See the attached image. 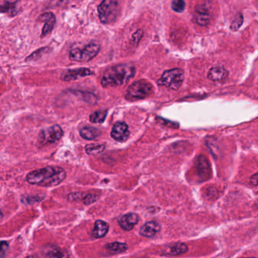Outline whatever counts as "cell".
<instances>
[{
  "label": "cell",
  "instance_id": "cb8c5ba5",
  "mask_svg": "<svg viewBox=\"0 0 258 258\" xmlns=\"http://www.w3.org/2000/svg\"><path fill=\"white\" fill-rule=\"evenodd\" d=\"M208 163L205 157H200L199 158V170L201 174H203V176L208 174Z\"/></svg>",
  "mask_w": 258,
  "mask_h": 258
},
{
  "label": "cell",
  "instance_id": "9a60e30c",
  "mask_svg": "<svg viewBox=\"0 0 258 258\" xmlns=\"http://www.w3.org/2000/svg\"><path fill=\"white\" fill-rule=\"evenodd\" d=\"M189 251V247L187 245L183 242H177V243L173 244L171 246L166 248L163 253L165 255L169 256H179V255L186 254Z\"/></svg>",
  "mask_w": 258,
  "mask_h": 258
},
{
  "label": "cell",
  "instance_id": "f546056e",
  "mask_svg": "<svg viewBox=\"0 0 258 258\" xmlns=\"http://www.w3.org/2000/svg\"><path fill=\"white\" fill-rule=\"evenodd\" d=\"M5 249H8V244L5 242H2V248H1V256H2V258H3Z\"/></svg>",
  "mask_w": 258,
  "mask_h": 258
},
{
  "label": "cell",
  "instance_id": "4316f807",
  "mask_svg": "<svg viewBox=\"0 0 258 258\" xmlns=\"http://www.w3.org/2000/svg\"><path fill=\"white\" fill-rule=\"evenodd\" d=\"M97 199H98V198H97V195L90 193V194H87V196H84V202L85 205H90V204L96 202Z\"/></svg>",
  "mask_w": 258,
  "mask_h": 258
},
{
  "label": "cell",
  "instance_id": "8992f818",
  "mask_svg": "<svg viewBox=\"0 0 258 258\" xmlns=\"http://www.w3.org/2000/svg\"><path fill=\"white\" fill-rule=\"evenodd\" d=\"M184 80V72L180 68L167 70L157 80V84L170 90H177L180 88Z\"/></svg>",
  "mask_w": 258,
  "mask_h": 258
},
{
  "label": "cell",
  "instance_id": "4dcf8cb0",
  "mask_svg": "<svg viewBox=\"0 0 258 258\" xmlns=\"http://www.w3.org/2000/svg\"><path fill=\"white\" fill-rule=\"evenodd\" d=\"M36 258V257H34V256H30V257H28V258Z\"/></svg>",
  "mask_w": 258,
  "mask_h": 258
},
{
  "label": "cell",
  "instance_id": "6da1fadb",
  "mask_svg": "<svg viewBox=\"0 0 258 258\" xmlns=\"http://www.w3.org/2000/svg\"><path fill=\"white\" fill-rule=\"evenodd\" d=\"M65 177L66 172L64 169L60 167L49 166L30 172L26 176V180L31 185L51 187L58 186L62 183Z\"/></svg>",
  "mask_w": 258,
  "mask_h": 258
},
{
  "label": "cell",
  "instance_id": "7402d4cb",
  "mask_svg": "<svg viewBox=\"0 0 258 258\" xmlns=\"http://www.w3.org/2000/svg\"><path fill=\"white\" fill-rule=\"evenodd\" d=\"M17 2H3L1 5V12L10 13L11 15H15L17 13Z\"/></svg>",
  "mask_w": 258,
  "mask_h": 258
},
{
  "label": "cell",
  "instance_id": "d4e9b609",
  "mask_svg": "<svg viewBox=\"0 0 258 258\" xmlns=\"http://www.w3.org/2000/svg\"><path fill=\"white\" fill-rule=\"evenodd\" d=\"M171 8L177 13H182L186 8V2L183 0H174L171 3Z\"/></svg>",
  "mask_w": 258,
  "mask_h": 258
},
{
  "label": "cell",
  "instance_id": "4fadbf2b",
  "mask_svg": "<svg viewBox=\"0 0 258 258\" xmlns=\"http://www.w3.org/2000/svg\"><path fill=\"white\" fill-rule=\"evenodd\" d=\"M160 230V223L157 221H149L145 223L140 230V234L146 238H153Z\"/></svg>",
  "mask_w": 258,
  "mask_h": 258
},
{
  "label": "cell",
  "instance_id": "9c48e42d",
  "mask_svg": "<svg viewBox=\"0 0 258 258\" xmlns=\"http://www.w3.org/2000/svg\"><path fill=\"white\" fill-rule=\"evenodd\" d=\"M111 137L118 143L127 141L130 137L128 125L124 122H117L111 130Z\"/></svg>",
  "mask_w": 258,
  "mask_h": 258
},
{
  "label": "cell",
  "instance_id": "f1b7e54d",
  "mask_svg": "<svg viewBox=\"0 0 258 258\" xmlns=\"http://www.w3.org/2000/svg\"><path fill=\"white\" fill-rule=\"evenodd\" d=\"M250 183H252L253 186H258V173H255L252 175L250 178Z\"/></svg>",
  "mask_w": 258,
  "mask_h": 258
},
{
  "label": "cell",
  "instance_id": "ffe728a7",
  "mask_svg": "<svg viewBox=\"0 0 258 258\" xmlns=\"http://www.w3.org/2000/svg\"><path fill=\"white\" fill-rule=\"evenodd\" d=\"M105 149L104 144H89L85 147L86 153L90 155H97L101 154Z\"/></svg>",
  "mask_w": 258,
  "mask_h": 258
},
{
  "label": "cell",
  "instance_id": "d6986e66",
  "mask_svg": "<svg viewBox=\"0 0 258 258\" xmlns=\"http://www.w3.org/2000/svg\"><path fill=\"white\" fill-rule=\"evenodd\" d=\"M128 249L127 244L120 243V242H113L107 244L106 249L112 254H120L126 252Z\"/></svg>",
  "mask_w": 258,
  "mask_h": 258
},
{
  "label": "cell",
  "instance_id": "603a6c76",
  "mask_svg": "<svg viewBox=\"0 0 258 258\" xmlns=\"http://www.w3.org/2000/svg\"><path fill=\"white\" fill-rule=\"evenodd\" d=\"M243 21L244 18L242 13H238L233 22L231 23L230 29L233 31H237L242 27Z\"/></svg>",
  "mask_w": 258,
  "mask_h": 258
},
{
  "label": "cell",
  "instance_id": "ac0fdd59",
  "mask_svg": "<svg viewBox=\"0 0 258 258\" xmlns=\"http://www.w3.org/2000/svg\"><path fill=\"white\" fill-rule=\"evenodd\" d=\"M80 137L87 140H94L101 135V132L97 128L90 126H86L80 130Z\"/></svg>",
  "mask_w": 258,
  "mask_h": 258
},
{
  "label": "cell",
  "instance_id": "ba28073f",
  "mask_svg": "<svg viewBox=\"0 0 258 258\" xmlns=\"http://www.w3.org/2000/svg\"><path fill=\"white\" fill-rule=\"evenodd\" d=\"M194 18L196 23L199 26H207L210 23V5H206V3L200 4L196 5L195 8Z\"/></svg>",
  "mask_w": 258,
  "mask_h": 258
},
{
  "label": "cell",
  "instance_id": "8fae6325",
  "mask_svg": "<svg viewBox=\"0 0 258 258\" xmlns=\"http://www.w3.org/2000/svg\"><path fill=\"white\" fill-rule=\"evenodd\" d=\"M139 216L137 213H128L123 215L118 219V223L122 229L130 231L133 229L139 222Z\"/></svg>",
  "mask_w": 258,
  "mask_h": 258
},
{
  "label": "cell",
  "instance_id": "484cf974",
  "mask_svg": "<svg viewBox=\"0 0 258 258\" xmlns=\"http://www.w3.org/2000/svg\"><path fill=\"white\" fill-rule=\"evenodd\" d=\"M47 47H45V48H41L40 50H37V51H36L35 52L33 53V54H31V55H30L29 57H28L27 58V59H26V61H29V60H36L37 59V58H40V57H41V55L44 54V53H45L46 52H47Z\"/></svg>",
  "mask_w": 258,
  "mask_h": 258
},
{
  "label": "cell",
  "instance_id": "44dd1931",
  "mask_svg": "<svg viewBox=\"0 0 258 258\" xmlns=\"http://www.w3.org/2000/svg\"><path fill=\"white\" fill-rule=\"evenodd\" d=\"M107 114V110H100V111H95L94 113L90 114V121L92 123H94V124H101L105 120Z\"/></svg>",
  "mask_w": 258,
  "mask_h": 258
},
{
  "label": "cell",
  "instance_id": "3957f363",
  "mask_svg": "<svg viewBox=\"0 0 258 258\" xmlns=\"http://www.w3.org/2000/svg\"><path fill=\"white\" fill-rule=\"evenodd\" d=\"M153 90V85L149 81L146 80H138L128 87L125 98L128 101L144 100L152 94Z\"/></svg>",
  "mask_w": 258,
  "mask_h": 258
},
{
  "label": "cell",
  "instance_id": "83f0119b",
  "mask_svg": "<svg viewBox=\"0 0 258 258\" xmlns=\"http://www.w3.org/2000/svg\"><path fill=\"white\" fill-rule=\"evenodd\" d=\"M143 31L142 30H138L137 32L135 33L133 35V44H138L140 42V39H141L142 36H143Z\"/></svg>",
  "mask_w": 258,
  "mask_h": 258
},
{
  "label": "cell",
  "instance_id": "1f68e13d",
  "mask_svg": "<svg viewBox=\"0 0 258 258\" xmlns=\"http://www.w3.org/2000/svg\"><path fill=\"white\" fill-rule=\"evenodd\" d=\"M255 258V257H252V258Z\"/></svg>",
  "mask_w": 258,
  "mask_h": 258
},
{
  "label": "cell",
  "instance_id": "7a4b0ae2",
  "mask_svg": "<svg viewBox=\"0 0 258 258\" xmlns=\"http://www.w3.org/2000/svg\"><path fill=\"white\" fill-rule=\"evenodd\" d=\"M136 74V67L130 64H120L107 68L102 77L101 84L104 88L119 87L129 82Z\"/></svg>",
  "mask_w": 258,
  "mask_h": 258
},
{
  "label": "cell",
  "instance_id": "2e32d148",
  "mask_svg": "<svg viewBox=\"0 0 258 258\" xmlns=\"http://www.w3.org/2000/svg\"><path fill=\"white\" fill-rule=\"evenodd\" d=\"M109 229V225L103 220H97L95 223L94 228L92 231V236L96 239L104 237Z\"/></svg>",
  "mask_w": 258,
  "mask_h": 258
},
{
  "label": "cell",
  "instance_id": "52a82bcc",
  "mask_svg": "<svg viewBox=\"0 0 258 258\" xmlns=\"http://www.w3.org/2000/svg\"><path fill=\"white\" fill-rule=\"evenodd\" d=\"M64 132L60 126L54 125L40 131L39 141L41 144H55L61 140Z\"/></svg>",
  "mask_w": 258,
  "mask_h": 258
},
{
  "label": "cell",
  "instance_id": "30bf717a",
  "mask_svg": "<svg viewBox=\"0 0 258 258\" xmlns=\"http://www.w3.org/2000/svg\"><path fill=\"white\" fill-rule=\"evenodd\" d=\"M93 74V71L89 68H77V69L68 70L63 73L61 75V80L64 81H72V80H76L77 79L81 78V77H87Z\"/></svg>",
  "mask_w": 258,
  "mask_h": 258
},
{
  "label": "cell",
  "instance_id": "5b68a950",
  "mask_svg": "<svg viewBox=\"0 0 258 258\" xmlns=\"http://www.w3.org/2000/svg\"><path fill=\"white\" fill-rule=\"evenodd\" d=\"M100 44L97 41H92L84 48H75L70 52L69 58L71 61L79 62H87L94 58L100 52Z\"/></svg>",
  "mask_w": 258,
  "mask_h": 258
},
{
  "label": "cell",
  "instance_id": "5bb4252c",
  "mask_svg": "<svg viewBox=\"0 0 258 258\" xmlns=\"http://www.w3.org/2000/svg\"><path fill=\"white\" fill-rule=\"evenodd\" d=\"M227 77L228 71L223 66H215L211 67L207 74V78L213 82H220Z\"/></svg>",
  "mask_w": 258,
  "mask_h": 258
},
{
  "label": "cell",
  "instance_id": "e0dca14e",
  "mask_svg": "<svg viewBox=\"0 0 258 258\" xmlns=\"http://www.w3.org/2000/svg\"><path fill=\"white\" fill-rule=\"evenodd\" d=\"M45 258H68L67 252L55 246H47L44 250Z\"/></svg>",
  "mask_w": 258,
  "mask_h": 258
},
{
  "label": "cell",
  "instance_id": "277c9868",
  "mask_svg": "<svg viewBox=\"0 0 258 258\" xmlns=\"http://www.w3.org/2000/svg\"><path fill=\"white\" fill-rule=\"evenodd\" d=\"M99 18L104 24L114 23L120 14V5L117 1L106 0L101 2L98 7Z\"/></svg>",
  "mask_w": 258,
  "mask_h": 258
},
{
  "label": "cell",
  "instance_id": "7c38bea8",
  "mask_svg": "<svg viewBox=\"0 0 258 258\" xmlns=\"http://www.w3.org/2000/svg\"><path fill=\"white\" fill-rule=\"evenodd\" d=\"M39 19H40V21H44L45 23V25L43 28L41 37H46L52 31L53 28L55 27V22H56L55 16L52 12H46L40 15Z\"/></svg>",
  "mask_w": 258,
  "mask_h": 258
}]
</instances>
